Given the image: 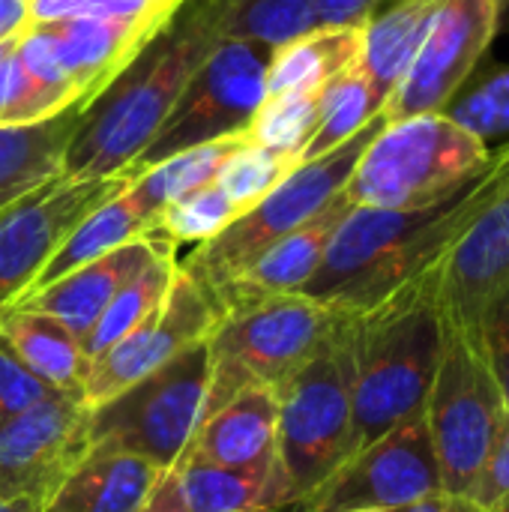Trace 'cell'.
I'll return each instance as SVG.
<instances>
[{
	"instance_id": "obj_1",
	"label": "cell",
	"mask_w": 509,
	"mask_h": 512,
	"mask_svg": "<svg viewBox=\"0 0 509 512\" xmlns=\"http://www.w3.org/2000/svg\"><path fill=\"white\" fill-rule=\"evenodd\" d=\"M509 192V141L444 198L414 210L351 207L318 273L300 291L339 312H363L441 264L453 243Z\"/></svg>"
},
{
	"instance_id": "obj_2",
	"label": "cell",
	"mask_w": 509,
	"mask_h": 512,
	"mask_svg": "<svg viewBox=\"0 0 509 512\" xmlns=\"http://www.w3.org/2000/svg\"><path fill=\"white\" fill-rule=\"evenodd\" d=\"M219 42V18L210 0H183L168 24L87 105L66 147L63 177L96 180L132 168Z\"/></svg>"
},
{
	"instance_id": "obj_3",
	"label": "cell",
	"mask_w": 509,
	"mask_h": 512,
	"mask_svg": "<svg viewBox=\"0 0 509 512\" xmlns=\"http://www.w3.org/2000/svg\"><path fill=\"white\" fill-rule=\"evenodd\" d=\"M444 351L438 264L351 312L354 450L423 411Z\"/></svg>"
},
{
	"instance_id": "obj_4",
	"label": "cell",
	"mask_w": 509,
	"mask_h": 512,
	"mask_svg": "<svg viewBox=\"0 0 509 512\" xmlns=\"http://www.w3.org/2000/svg\"><path fill=\"white\" fill-rule=\"evenodd\" d=\"M279 471L300 507L354 450L351 312L279 390Z\"/></svg>"
},
{
	"instance_id": "obj_5",
	"label": "cell",
	"mask_w": 509,
	"mask_h": 512,
	"mask_svg": "<svg viewBox=\"0 0 509 512\" xmlns=\"http://www.w3.org/2000/svg\"><path fill=\"white\" fill-rule=\"evenodd\" d=\"M489 153L492 147L444 111L393 120L366 144L342 192L354 207H426L453 192Z\"/></svg>"
},
{
	"instance_id": "obj_6",
	"label": "cell",
	"mask_w": 509,
	"mask_h": 512,
	"mask_svg": "<svg viewBox=\"0 0 509 512\" xmlns=\"http://www.w3.org/2000/svg\"><path fill=\"white\" fill-rule=\"evenodd\" d=\"M339 318V309L303 294L267 300L255 309L222 318L207 336L210 381L201 420L246 390H279L312 360Z\"/></svg>"
},
{
	"instance_id": "obj_7",
	"label": "cell",
	"mask_w": 509,
	"mask_h": 512,
	"mask_svg": "<svg viewBox=\"0 0 509 512\" xmlns=\"http://www.w3.org/2000/svg\"><path fill=\"white\" fill-rule=\"evenodd\" d=\"M384 114H378L363 132L348 138L342 147L300 162L270 195H264L255 207L237 216L222 234L195 246V252L180 264V270L210 297L216 288L240 276L252 261H258L273 243L306 225L318 216L351 180L366 144L384 126Z\"/></svg>"
},
{
	"instance_id": "obj_8",
	"label": "cell",
	"mask_w": 509,
	"mask_h": 512,
	"mask_svg": "<svg viewBox=\"0 0 509 512\" xmlns=\"http://www.w3.org/2000/svg\"><path fill=\"white\" fill-rule=\"evenodd\" d=\"M210 381L207 339L120 396L90 408V450H114L168 471L201 423Z\"/></svg>"
},
{
	"instance_id": "obj_9",
	"label": "cell",
	"mask_w": 509,
	"mask_h": 512,
	"mask_svg": "<svg viewBox=\"0 0 509 512\" xmlns=\"http://www.w3.org/2000/svg\"><path fill=\"white\" fill-rule=\"evenodd\" d=\"M423 417L444 492L471 495L507 417L477 333L444 324V351L423 405Z\"/></svg>"
},
{
	"instance_id": "obj_10",
	"label": "cell",
	"mask_w": 509,
	"mask_h": 512,
	"mask_svg": "<svg viewBox=\"0 0 509 512\" xmlns=\"http://www.w3.org/2000/svg\"><path fill=\"white\" fill-rule=\"evenodd\" d=\"M270 54L273 48L258 42L222 39L195 69L135 165L147 171L183 150L246 135L267 96Z\"/></svg>"
},
{
	"instance_id": "obj_11",
	"label": "cell",
	"mask_w": 509,
	"mask_h": 512,
	"mask_svg": "<svg viewBox=\"0 0 509 512\" xmlns=\"http://www.w3.org/2000/svg\"><path fill=\"white\" fill-rule=\"evenodd\" d=\"M444 492L423 411L351 453L303 504V512H402Z\"/></svg>"
},
{
	"instance_id": "obj_12",
	"label": "cell",
	"mask_w": 509,
	"mask_h": 512,
	"mask_svg": "<svg viewBox=\"0 0 509 512\" xmlns=\"http://www.w3.org/2000/svg\"><path fill=\"white\" fill-rule=\"evenodd\" d=\"M144 168L132 165L111 177L69 180L57 177L0 213V315L12 309L36 282L60 243L99 210L129 189Z\"/></svg>"
},
{
	"instance_id": "obj_13",
	"label": "cell",
	"mask_w": 509,
	"mask_h": 512,
	"mask_svg": "<svg viewBox=\"0 0 509 512\" xmlns=\"http://www.w3.org/2000/svg\"><path fill=\"white\" fill-rule=\"evenodd\" d=\"M507 0H438L423 45L384 105V120L441 114L468 87L498 33Z\"/></svg>"
},
{
	"instance_id": "obj_14",
	"label": "cell",
	"mask_w": 509,
	"mask_h": 512,
	"mask_svg": "<svg viewBox=\"0 0 509 512\" xmlns=\"http://www.w3.org/2000/svg\"><path fill=\"white\" fill-rule=\"evenodd\" d=\"M90 453V405L51 390L0 429V498L48 510L57 489Z\"/></svg>"
},
{
	"instance_id": "obj_15",
	"label": "cell",
	"mask_w": 509,
	"mask_h": 512,
	"mask_svg": "<svg viewBox=\"0 0 509 512\" xmlns=\"http://www.w3.org/2000/svg\"><path fill=\"white\" fill-rule=\"evenodd\" d=\"M216 324H219V315L210 297L177 264V273H174V282L168 288L162 309L90 363L87 378H84V393H81L84 402L96 408L120 396L126 387L162 369L186 348L204 342Z\"/></svg>"
},
{
	"instance_id": "obj_16",
	"label": "cell",
	"mask_w": 509,
	"mask_h": 512,
	"mask_svg": "<svg viewBox=\"0 0 509 512\" xmlns=\"http://www.w3.org/2000/svg\"><path fill=\"white\" fill-rule=\"evenodd\" d=\"M351 207L354 204L345 198V192H339L318 216H312L306 225H300L297 231H291L288 237L273 243L240 276H234L231 282L216 288L210 294V303H213L219 321L228 315L255 309L267 300L300 294L306 288V282L318 273L324 252H327L336 228L342 225V219L351 213Z\"/></svg>"
},
{
	"instance_id": "obj_17",
	"label": "cell",
	"mask_w": 509,
	"mask_h": 512,
	"mask_svg": "<svg viewBox=\"0 0 509 512\" xmlns=\"http://www.w3.org/2000/svg\"><path fill=\"white\" fill-rule=\"evenodd\" d=\"M180 459L240 474H282L279 393L273 387H255L234 396L198 423Z\"/></svg>"
},
{
	"instance_id": "obj_18",
	"label": "cell",
	"mask_w": 509,
	"mask_h": 512,
	"mask_svg": "<svg viewBox=\"0 0 509 512\" xmlns=\"http://www.w3.org/2000/svg\"><path fill=\"white\" fill-rule=\"evenodd\" d=\"M165 249H174V246L153 240V237H138L126 246L72 270L69 276L21 297L15 306L60 321L78 342H84V336L93 330V324L99 321L105 306L123 291V285H129Z\"/></svg>"
},
{
	"instance_id": "obj_19",
	"label": "cell",
	"mask_w": 509,
	"mask_h": 512,
	"mask_svg": "<svg viewBox=\"0 0 509 512\" xmlns=\"http://www.w3.org/2000/svg\"><path fill=\"white\" fill-rule=\"evenodd\" d=\"M294 507L282 474H240L204 462L162 471L144 512H282Z\"/></svg>"
},
{
	"instance_id": "obj_20",
	"label": "cell",
	"mask_w": 509,
	"mask_h": 512,
	"mask_svg": "<svg viewBox=\"0 0 509 512\" xmlns=\"http://www.w3.org/2000/svg\"><path fill=\"white\" fill-rule=\"evenodd\" d=\"M165 24L153 18H66L33 27L51 36L66 72L90 105Z\"/></svg>"
},
{
	"instance_id": "obj_21",
	"label": "cell",
	"mask_w": 509,
	"mask_h": 512,
	"mask_svg": "<svg viewBox=\"0 0 509 512\" xmlns=\"http://www.w3.org/2000/svg\"><path fill=\"white\" fill-rule=\"evenodd\" d=\"M84 111L87 105L75 102L45 120L0 126V213L63 177V156Z\"/></svg>"
},
{
	"instance_id": "obj_22",
	"label": "cell",
	"mask_w": 509,
	"mask_h": 512,
	"mask_svg": "<svg viewBox=\"0 0 509 512\" xmlns=\"http://www.w3.org/2000/svg\"><path fill=\"white\" fill-rule=\"evenodd\" d=\"M162 468L147 459L90 450L51 498L48 512H144Z\"/></svg>"
},
{
	"instance_id": "obj_23",
	"label": "cell",
	"mask_w": 509,
	"mask_h": 512,
	"mask_svg": "<svg viewBox=\"0 0 509 512\" xmlns=\"http://www.w3.org/2000/svg\"><path fill=\"white\" fill-rule=\"evenodd\" d=\"M435 3L438 0H390L366 21L357 69L363 72L381 105H387V99L411 69L429 30Z\"/></svg>"
},
{
	"instance_id": "obj_24",
	"label": "cell",
	"mask_w": 509,
	"mask_h": 512,
	"mask_svg": "<svg viewBox=\"0 0 509 512\" xmlns=\"http://www.w3.org/2000/svg\"><path fill=\"white\" fill-rule=\"evenodd\" d=\"M0 342L51 390L84 393L87 357L81 342L54 318L12 306L0 315Z\"/></svg>"
},
{
	"instance_id": "obj_25",
	"label": "cell",
	"mask_w": 509,
	"mask_h": 512,
	"mask_svg": "<svg viewBox=\"0 0 509 512\" xmlns=\"http://www.w3.org/2000/svg\"><path fill=\"white\" fill-rule=\"evenodd\" d=\"M363 30L357 27H315L270 54L267 96L318 93L360 63Z\"/></svg>"
},
{
	"instance_id": "obj_26",
	"label": "cell",
	"mask_w": 509,
	"mask_h": 512,
	"mask_svg": "<svg viewBox=\"0 0 509 512\" xmlns=\"http://www.w3.org/2000/svg\"><path fill=\"white\" fill-rule=\"evenodd\" d=\"M147 216L138 210V204L132 201L129 189H123L120 195H114L111 201H105L99 210H93L87 219H81V225L60 243V249L48 258V264L42 267V273L36 276V282L30 285L27 294L69 276L72 270L138 240L147 237ZM24 294V297H27Z\"/></svg>"
},
{
	"instance_id": "obj_27",
	"label": "cell",
	"mask_w": 509,
	"mask_h": 512,
	"mask_svg": "<svg viewBox=\"0 0 509 512\" xmlns=\"http://www.w3.org/2000/svg\"><path fill=\"white\" fill-rule=\"evenodd\" d=\"M174 273H177L174 249H165L129 285H123V291L105 306V312L99 315V321L81 342L87 363L102 357L108 348H114L120 339H126L132 330H138L144 321H150L162 309L168 288L174 282Z\"/></svg>"
},
{
	"instance_id": "obj_28",
	"label": "cell",
	"mask_w": 509,
	"mask_h": 512,
	"mask_svg": "<svg viewBox=\"0 0 509 512\" xmlns=\"http://www.w3.org/2000/svg\"><path fill=\"white\" fill-rule=\"evenodd\" d=\"M243 144H246V135H234V138H219V141L183 150L171 159H162L129 186V195L138 204V210L147 216V222H153V216L165 204L213 183L219 168L228 162V156L237 153Z\"/></svg>"
},
{
	"instance_id": "obj_29",
	"label": "cell",
	"mask_w": 509,
	"mask_h": 512,
	"mask_svg": "<svg viewBox=\"0 0 509 512\" xmlns=\"http://www.w3.org/2000/svg\"><path fill=\"white\" fill-rule=\"evenodd\" d=\"M318 0H210L222 39H246L279 48L315 30Z\"/></svg>"
},
{
	"instance_id": "obj_30",
	"label": "cell",
	"mask_w": 509,
	"mask_h": 512,
	"mask_svg": "<svg viewBox=\"0 0 509 512\" xmlns=\"http://www.w3.org/2000/svg\"><path fill=\"white\" fill-rule=\"evenodd\" d=\"M15 57L21 63L27 87V123L54 117L75 102L87 105L72 75L66 72L51 36L42 27L24 24L15 42Z\"/></svg>"
},
{
	"instance_id": "obj_31",
	"label": "cell",
	"mask_w": 509,
	"mask_h": 512,
	"mask_svg": "<svg viewBox=\"0 0 509 512\" xmlns=\"http://www.w3.org/2000/svg\"><path fill=\"white\" fill-rule=\"evenodd\" d=\"M381 111H384V105L378 102V96L369 87V81L363 78V72L357 66L348 69L345 75H339L336 81H330L324 87L321 120H318V129L312 132L309 144L303 147L300 162H312V159L342 147L348 138L363 132Z\"/></svg>"
},
{
	"instance_id": "obj_32",
	"label": "cell",
	"mask_w": 509,
	"mask_h": 512,
	"mask_svg": "<svg viewBox=\"0 0 509 512\" xmlns=\"http://www.w3.org/2000/svg\"><path fill=\"white\" fill-rule=\"evenodd\" d=\"M240 213V207L216 186V183H207L171 204H165L150 228H147V237L153 240H162L168 246H180V243H207L213 240L216 234H222Z\"/></svg>"
},
{
	"instance_id": "obj_33",
	"label": "cell",
	"mask_w": 509,
	"mask_h": 512,
	"mask_svg": "<svg viewBox=\"0 0 509 512\" xmlns=\"http://www.w3.org/2000/svg\"><path fill=\"white\" fill-rule=\"evenodd\" d=\"M321 93H285V96H264L246 141L255 147H267L273 153L294 156L300 162L303 147L309 144L312 132L321 120Z\"/></svg>"
},
{
	"instance_id": "obj_34",
	"label": "cell",
	"mask_w": 509,
	"mask_h": 512,
	"mask_svg": "<svg viewBox=\"0 0 509 512\" xmlns=\"http://www.w3.org/2000/svg\"><path fill=\"white\" fill-rule=\"evenodd\" d=\"M297 165L300 162L294 156L273 153L267 147H255L246 141L237 153L228 156L213 183L240 207V213H246L264 195H270Z\"/></svg>"
},
{
	"instance_id": "obj_35",
	"label": "cell",
	"mask_w": 509,
	"mask_h": 512,
	"mask_svg": "<svg viewBox=\"0 0 509 512\" xmlns=\"http://www.w3.org/2000/svg\"><path fill=\"white\" fill-rule=\"evenodd\" d=\"M444 114L474 132L486 147H492L495 141H509V66L471 87H462V93L444 108Z\"/></svg>"
},
{
	"instance_id": "obj_36",
	"label": "cell",
	"mask_w": 509,
	"mask_h": 512,
	"mask_svg": "<svg viewBox=\"0 0 509 512\" xmlns=\"http://www.w3.org/2000/svg\"><path fill=\"white\" fill-rule=\"evenodd\" d=\"M183 0H30L27 24L66 18H153L168 21Z\"/></svg>"
},
{
	"instance_id": "obj_37",
	"label": "cell",
	"mask_w": 509,
	"mask_h": 512,
	"mask_svg": "<svg viewBox=\"0 0 509 512\" xmlns=\"http://www.w3.org/2000/svg\"><path fill=\"white\" fill-rule=\"evenodd\" d=\"M477 342L509 414V285L483 306L477 321Z\"/></svg>"
},
{
	"instance_id": "obj_38",
	"label": "cell",
	"mask_w": 509,
	"mask_h": 512,
	"mask_svg": "<svg viewBox=\"0 0 509 512\" xmlns=\"http://www.w3.org/2000/svg\"><path fill=\"white\" fill-rule=\"evenodd\" d=\"M51 393L45 381H39L3 342H0V429L9 426L18 414L33 408Z\"/></svg>"
},
{
	"instance_id": "obj_39",
	"label": "cell",
	"mask_w": 509,
	"mask_h": 512,
	"mask_svg": "<svg viewBox=\"0 0 509 512\" xmlns=\"http://www.w3.org/2000/svg\"><path fill=\"white\" fill-rule=\"evenodd\" d=\"M468 498L477 501L483 512H509V414Z\"/></svg>"
},
{
	"instance_id": "obj_40",
	"label": "cell",
	"mask_w": 509,
	"mask_h": 512,
	"mask_svg": "<svg viewBox=\"0 0 509 512\" xmlns=\"http://www.w3.org/2000/svg\"><path fill=\"white\" fill-rule=\"evenodd\" d=\"M390 0H318L315 3V27H357L363 30L366 21L384 9Z\"/></svg>"
},
{
	"instance_id": "obj_41",
	"label": "cell",
	"mask_w": 509,
	"mask_h": 512,
	"mask_svg": "<svg viewBox=\"0 0 509 512\" xmlns=\"http://www.w3.org/2000/svg\"><path fill=\"white\" fill-rule=\"evenodd\" d=\"M402 512H483L477 501H471L468 495H450V492H438L414 507Z\"/></svg>"
},
{
	"instance_id": "obj_42",
	"label": "cell",
	"mask_w": 509,
	"mask_h": 512,
	"mask_svg": "<svg viewBox=\"0 0 509 512\" xmlns=\"http://www.w3.org/2000/svg\"><path fill=\"white\" fill-rule=\"evenodd\" d=\"M30 0H0V39H9L24 30Z\"/></svg>"
},
{
	"instance_id": "obj_43",
	"label": "cell",
	"mask_w": 509,
	"mask_h": 512,
	"mask_svg": "<svg viewBox=\"0 0 509 512\" xmlns=\"http://www.w3.org/2000/svg\"><path fill=\"white\" fill-rule=\"evenodd\" d=\"M0 512H45L39 510L36 504H30V501H6V498H0Z\"/></svg>"
},
{
	"instance_id": "obj_44",
	"label": "cell",
	"mask_w": 509,
	"mask_h": 512,
	"mask_svg": "<svg viewBox=\"0 0 509 512\" xmlns=\"http://www.w3.org/2000/svg\"><path fill=\"white\" fill-rule=\"evenodd\" d=\"M342 512H387V510H342Z\"/></svg>"
},
{
	"instance_id": "obj_45",
	"label": "cell",
	"mask_w": 509,
	"mask_h": 512,
	"mask_svg": "<svg viewBox=\"0 0 509 512\" xmlns=\"http://www.w3.org/2000/svg\"><path fill=\"white\" fill-rule=\"evenodd\" d=\"M45 512H48V510H45Z\"/></svg>"
}]
</instances>
